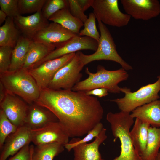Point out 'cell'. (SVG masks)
<instances>
[{
  "label": "cell",
  "instance_id": "6da1fadb",
  "mask_svg": "<svg viewBox=\"0 0 160 160\" xmlns=\"http://www.w3.org/2000/svg\"><path fill=\"white\" fill-rule=\"evenodd\" d=\"M34 103L52 112L72 138L87 134L101 122L104 113L97 98L84 91L46 88Z\"/></svg>",
  "mask_w": 160,
  "mask_h": 160
},
{
  "label": "cell",
  "instance_id": "7a4b0ae2",
  "mask_svg": "<svg viewBox=\"0 0 160 160\" xmlns=\"http://www.w3.org/2000/svg\"><path fill=\"white\" fill-rule=\"evenodd\" d=\"M106 119L110 124L114 141L119 138L121 143L120 155L112 160H142L135 150L130 136V129L134 122L130 113L110 112Z\"/></svg>",
  "mask_w": 160,
  "mask_h": 160
},
{
  "label": "cell",
  "instance_id": "3957f363",
  "mask_svg": "<svg viewBox=\"0 0 160 160\" xmlns=\"http://www.w3.org/2000/svg\"><path fill=\"white\" fill-rule=\"evenodd\" d=\"M85 72L88 75V78L77 83L72 90L86 91L103 88L107 89L110 92L119 93L121 92V87L118 84L127 80L129 76L127 71L122 68L110 71L101 65L97 66L95 73L91 72L87 67L86 68Z\"/></svg>",
  "mask_w": 160,
  "mask_h": 160
},
{
  "label": "cell",
  "instance_id": "277c9868",
  "mask_svg": "<svg viewBox=\"0 0 160 160\" xmlns=\"http://www.w3.org/2000/svg\"><path fill=\"white\" fill-rule=\"evenodd\" d=\"M0 79L7 92L19 96L28 105L40 96L41 90L28 69L22 68L0 74Z\"/></svg>",
  "mask_w": 160,
  "mask_h": 160
},
{
  "label": "cell",
  "instance_id": "5b68a950",
  "mask_svg": "<svg viewBox=\"0 0 160 160\" xmlns=\"http://www.w3.org/2000/svg\"><path fill=\"white\" fill-rule=\"evenodd\" d=\"M100 33L97 50L92 54L86 55L78 51L80 59L84 66L93 61L110 60L119 63L126 71L132 70V67L125 61L119 55L111 33L105 24L97 20Z\"/></svg>",
  "mask_w": 160,
  "mask_h": 160
},
{
  "label": "cell",
  "instance_id": "8992f818",
  "mask_svg": "<svg viewBox=\"0 0 160 160\" xmlns=\"http://www.w3.org/2000/svg\"><path fill=\"white\" fill-rule=\"evenodd\" d=\"M157 78L155 83L142 86L134 92L126 87H121L124 97L109 100L116 103L121 111L130 113L136 108L159 98L160 75Z\"/></svg>",
  "mask_w": 160,
  "mask_h": 160
},
{
  "label": "cell",
  "instance_id": "52a82bcc",
  "mask_svg": "<svg viewBox=\"0 0 160 160\" xmlns=\"http://www.w3.org/2000/svg\"><path fill=\"white\" fill-rule=\"evenodd\" d=\"M117 0H93L91 7L97 20L117 27L127 25L131 17L122 12Z\"/></svg>",
  "mask_w": 160,
  "mask_h": 160
},
{
  "label": "cell",
  "instance_id": "ba28073f",
  "mask_svg": "<svg viewBox=\"0 0 160 160\" xmlns=\"http://www.w3.org/2000/svg\"><path fill=\"white\" fill-rule=\"evenodd\" d=\"M84 66L77 52L71 60L57 72L47 88L54 90H72L80 81L82 76L81 71Z\"/></svg>",
  "mask_w": 160,
  "mask_h": 160
},
{
  "label": "cell",
  "instance_id": "9c48e42d",
  "mask_svg": "<svg viewBox=\"0 0 160 160\" xmlns=\"http://www.w3.org/2000/svg\"><path fill=\"white\" fill-rule=\"evenodd\" d=\"M76 53H73L44 62L28 70L41 90L47 88L57 72L69 63Z\"/></svg>",
  "mask_w": 160,
  "mask_h": 160
},
{
  "label": "cell",
  "instance_id": "30bf717a",
  "mask_svg": "<svg viewBox=\"0 0 160 160\" xmlns=\"http://www.w3.org/2000/svg\"><path fill=\"white\" fill-rule=\"evenodd\" d=\"M98 46V42L95 39L87 36L76 35L57 46L53 51L35 64L33 68H36L46 61L81 50H89L95 52Z\"/></svg>",
  "mask_w": 160,
  "mask_h": 160
},
{
  "label": "cell",
  "instance_id": "8fae6325",
  "mask_svg": "<svg viewBox=\"0 0 160 160\" xmlns=\"http://www.w3.org/2000/svg\"><path fill=\"white\" fill-rule=\"evenodd\" d=\"M31 142L36 146L55 143L64 145L69 142V137L59 121L31 129Z\"/></svg>",
  "mask_w": 160,
  "mask_h": 160
},
{
  "label": "cell",
  "instance_id": "7c38bea8",
  "mask_svg": "<svg viewBox=\"0 0 160 160\" xmlns=\"http://www.w3.org/2000/svg\"><path fill=\"white\" fill-rule=\"evenodd\" d=\"M126 13L136 20H148L160 14L157 0H121Z\"/></svg>",
  "mask_w": 160,
  "mask_h": 160
},
{
  "label": "cell",
  "instance_id": "4fadbf2b",
  "mask_svg": "<svg viewBox=\"0 0 160 160\" xmlns=\"http://www.w3.org/2000/svg\"><path fill=\"white\" fill-rule=\"evenodd\" d=\"M29 105L17 96L7 92L0 103V109L9 120L17 127L25 124Z\"/></svg>",
  "mask_w": 160,
  "mask_h": 160
},
{
  "label": "cell",
  "instance_id": "5bb4252c",
  "mask_svg": "<svg viewBox=\"0 0 160 160\" xmlns=\"http://www.w3.org/2000/svg\"><path fill=\"white\" fill-rule=\"evenodd\" d=\"M31 142V129L26 124L18 127L6 139L1 151L0 160H6L14 155L21 149Z\"/></svg>",
  "mask_w": 160,
  "mask_h": 160
},
{
  "label": "cell",
  "instance_id": "9a60e30c",
  "mask_svg": "<svg viewBox=\"0 0 160 160\" xmlns=\"http://www.w3.org/2000/svg\"><path fill=\"white\" fill-rule=\"evenodd\" d=\"M76 35L60 25L52 22L38 32L33 40L56 47Z\"/></svg>",
  "mask_w": 160,
  "mask_h": 160
},
{
  "label": "cell",
  "instance_id": "2e32d148",
  "mask_svg": "<svg viewBox=\"0 0 160 160\" xmlns=\"http://www.w3.org/2000/svg\"><path fill=\"white\" fill-rule=\"evenodd\" d=\"M15 24L23 36L33 40L39 31L49 23L44 16L41 11L29 16L19 15L14 18Z\"/></svg>",
  "mask_w": 160,
  "mask_h": 160
},
{
  "label": "cell",
  "instance_id": "e0dca14e",
  "mask_svg": "<svg viewBox=\"0 0 160 160\" xmlns=\"http://www.w3.org/2000/svg\"><path fill=\"white\" fill-rule=\"evenodd\" d=\"M106 131L103 128L92 142L81 143L74 147V160H102L99 147L107 138Z\"/></svg>",
  "mask_w": 160,
  "mask_h": 160
},
{
  "label": "cell",
  "instance_id": "ac0fdd59",
  "mask_svg": "<svg viewBox=\"0 0 160 160\" xmlns=\"http://www.w3.org/2000/svg\"><path fill=\"white\" fill-rule=\"evenodd\" d=\"M58 121L56 116L47 108L34 103L29 105L25 124L31 129H39L50 122Z\"/></svg>",
  "mask_w": 160,
  "mask_h": 160
},
{
  "label": "cell",
  "instance_id": "d6986e66",
  "mask_svg": "<svg viewBox=\"0 0 160 160\" xmlns=\"http://www.w3.org/2000/svg\"><path fill=\"white\" fill-rule=\"evenodd\" d=\"M130 114L152 127L160 128V100H157L139 107Z\"/></svg>",
  "mask_w": 160,
  "mask_h": 160
},
{
  "label": "cell",
  "instance_id": "ffe728a7",
  "mask_svg": "<svg viewBox=\"0 0 160 160\" xmlns=\"http://www.w3.org/2000/svg\"><path fill=\"white\" fill-rule=\"evenodd\" d=\"M55 48L54 46L46 45L33 40L22 68L28 70L32 68Z\"/></svg>",
  "mask_w": 160,
  "mask_h": 160
},
{
  "label": "cell",
  "instance_id": "44dd1931",
  "mask_svg": "<svg viewBox=\"0 0 160 160\" xmlns=\"http://www.w3.org/2000/svg\"><path fill=\"white\" fill-rule=\"evenodd\" d=\"M150 127L149 124L136 118L132 129L130 132L135 149L141 156L146 148L148 129Z\"/></svg>",
  "mask_w": 160,
  "mask_h": 160
},
{
  "label": "cell",
  "instance_id": "7402d4cb",
  "mask_svg": "<svg viewBox=\"0 0 160 160\" xmlns=\"http://www.w3.org/2000/svg\"><path fill=\"white\" fill-rule=\"evenodd\" d=\"M48 20L58 23L77 35H79L81 28L84 26L83 22L72 15L68 7L56 12Z\"/></svg>",
  "mask_w": 160,
  "mask_h": 160
},
{
  "label": "cell",
  "instance_id": "603a6c76",
  "mask_svg": "<svg viewBox=\"0 0 160 160\" xmlns=\"http://www.w3.org/2000/svg\"><path fill=\"white\" fill-rule=\"evenodd\" d=\"M32 41L23 36H21L13 49L8 71H14L22 68Z\"/></svg>",
  "mask_w": 160,
  "mask_h": 160
},
{
  "label": "cell",
  "instance_id": "cb8c5ba5",
  "mask_svg": "<svg viewBox=\"0 0 160 160\" xmlns=\"http://www.w3.org/2000/svg\"><path fill=\"white\" fill-rule=\"evenodd\" d=\"M12 17H7L4 24L0 27V46L14 48L21 36Z\"/></svg>",
  "mask_w": 160,
  "mask_h": 160
},
{
  "label": "cell",
  "instance_id": "d4e9b609",
  "mask_svg": "<svg viewBox=\"0 0 160 160\" xmlns=\"http://www.w3.org/2000/svg\"><path fill=\"white\" fill-rule=\"evenodd\" d=\"M160 148V128L150 127L142 160H155Z\"/></svg>",
  "mask_w": 160,
  "mask_h": 160
},
{
  "label": "cell",
  "instance_id": "484cf974",
  "mask_svg": "<svg viewBox=\"0 0 160 160\" xmlns=\"http://www.w3.org/2000/svg\"><path fill=\"white\" fill-rule=\"evenodd\" d=\"M63 145L57 143L36 146L34 147L32 160H53L64 150Z\"/></svg>",
  "mask_w": 160,
  "mask_h": 160
},
{
  "label": "cell",
  "instance_id": "4316f807",
  "mask_svg": "<svg viewBox=\"0 0 160 160\" xmlns=\"http://www.w3.org/2000/svg\"><path fill=\"white\" fill-rule=\"evenodd\" d=\"M18 127L8 119L3 111L0 109V150H2L5 141L10 134L15 132Z\"/></svg>",
  "mask_w": 160,
  "mask_h": 160
},
{
  "label": "cell",
  "instance_id": "83f0119b",
  "mask_svg": "<svg viewBox=\"0 0 160 160\" xmlns=\"http://www.w3.org/2000/svg\"><path fill=\"white\" fill-rule=\"evenodd\" d=\"M103 124L100 122L96 125L90 130L86 136L82 139L79 137H74L64 145L68 152L70 151L74 147L77 145L83 143H87L92 140L94 137H97L103 129Z\"/></svg>",
  "mask_w": 160,
  "mask_h": 160
},
{
  "label": "cell",
  "instance_id": "f1b7e54d",
  "mask_svg": "<svg viewBox=\"0 0 160 160\" xmlns=\"http://www.w3.org/2000/svg\"><path fill=\"white\" fill-rule=\"evenodd\" d=\"M96 19L93 12L90 13L87 19L84 23V28L80 31L79 35L89 37L98 42L100 34L97 28Z\"/></svg>",
  "mask_w": 160,
  "mask_h": 160
},
{
  "label": "cell",
  "instance_id": "f546056e",
  "mask_svg": "<svg viewBox=\"0 0 160 160\" xmlns=\"http://www.w3.org/2000/svg\"><path fill=\"white\" fill-rule=\"evenodd\" d=\"M47 0H18V8L20 15L41 11Z\"/></svg>",
  "mask_w": 160,
  "mask_h": 160
},
{
  "label": "cell",
  "instance_id": "4dcf8cb0",
  "mask_svg": "<svg viewBox=\"0 0 160 160\" xmlns=\"http://www.w3.org/2000/svg\"><path fill=\"white\" fill-rule=\"evenodd\" d=\"M68 7V0H47L41 11L44 17L48 20L56 12Z\"/></svg>",
  "mask_w": 160,
  "mask_h": 160
},
{
  "label": "cell",
  "instance_id": "1f68e13d",
  "mask_svg": "<svg viewBox=\"0 0 160 160\" xmlns=\"http://www.w3.org/2000/svg\"><path fill=\"white\" fill-rule=\"evenodd\" d=\"M13 49L10 47L0 46V74L8 71Z\"/></svg>",
  "mask_w": 160,
  "mask_h": 160
},
{
  "label": "cell",
  "instance_id": "d6a6232c",
  "mask_svg": "<svg viewBox=\"0 0 160 160\" xmlns=\"http://www.w3.org/2000/svg\"><path fill=\"white\" fill-rule=\"evenodd\" d=\"M18 0H0L1 10L7 17L13 18L20 15L18 8Z\"/></svg>",
  "mask_w": 160,
  "mask_h": 160
},
{
  "label": "cell",
  "instance_id": "836d02e7",
  "mask_svg": "<svg viewBox=\"0 0 160 160\" xmlns=\"http://www.w3.org/2000/svg\"><path fill=\"white\" fill-rule=\"evenodd\" d=\"M68 8L72 15L84 23L88 17L85 14L76 0H68Z\"/></svg>",
  "mask_w": 160,
  "mask_h": 160
},
{
  "label": "cell",
  "instance_id": "e575fe53",
  "mask_svg": "<svg viewBox=\"0 0 160 160\" xmlns=\"http://www.w3.org/2000/svg\"><path fill=\"white\" fill-rule=\"evenodd\" d=\"M29 144L23 147L17 153L8 160H30Z\"/></svg>",
  "mask_w": 160,
  "mask_h": 160
},
{
  "label": "cell",
  "instance_id": "d590c367",
  "mask_svg": "<svg viewBox=\"0 0 160 160\" xmlns=\"http://www.w3.org/2000/svg\"><path fill=\"white\" fill-rule=\"evenodd\" d=\"M85 92L87 95H93L99 98L107 96L108 94V92H109L107 89L103 88H96Z\"/></svg>",
  "mask_w": 160,
  "mask_h": 160
},
{
  "label": "cell",
  "instance_id": "8d00e7d4",
  "mask_svg": "<svg viewBox=\"0 0 160 160\" xmlns=\"http://www.w3.org/2000/svg\"><path fill=\"white\" fill-rule=\"evenodd\" d=\"M76 1L84 12L92 6L93 1V0H76Z\"/></svg>",
  "mask_w": 160,
  "mask_h": 160
},
{
  "label": "cell",
  "instance_id": "74e56055",
  "mask_svg": "<svg viewBox=\"0 0 160 160\" xmlns=\"http://www.w3.org/2000/svg\"><path fill=\"white\" fill-rule=\"evenodd\" d=\"M7 91L2 83L0 81V103L4 99L6 95Z\"/></svg>",
  "mask_w": 160,
  "mask_h": 160
},
{
  "label": "cell",
  "instance_id": "f35d334b",
  "mask_svg": "<svg viewBox=\"0 0 160 160\" xmlns=\"http://www.w3.org/2000/svg\"><path fill=\"white\" fill-rule=\"evenodd\" d=\"M7 16L6 14L4 12L0 10V25H1L6 21Z\"/></svg>",
  "mask_w": 160,
  "mask_h": 160
},
{
  "label": "cell",
  "instance_id": "ab89813d",
  "mask_svg": "<svg viewBox=\"0 0 160 160\" xmlns=\"http://www.w3.org/2000/svg\"><path fill=\"white\" fill-rule=\"evenodd\" d=\"M34 146L33 145H31L30 146V160H32V155L33 151Z\"/></svg>",
  "mask_w": 160,
  "mask_h": 160
},
{
  "label": "cell",
  "instance_id": "60d3db41",
  "mask_svg": "<svg viewBox=\"0 0 160 160\" xmlns=\"http://www.w3.org/2000/svg\"><path fill=\"white\" fill-rule=\"evenodd\" d=\"M155 160H160V151L158 153Z\"/></svg>",
  "mask_w": 160,
  "mask_h": 160
}]
</instances>
